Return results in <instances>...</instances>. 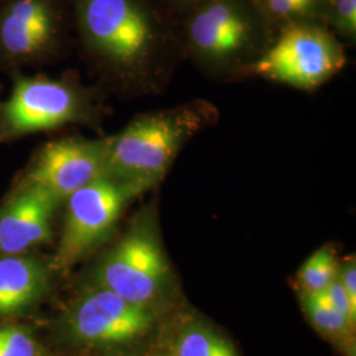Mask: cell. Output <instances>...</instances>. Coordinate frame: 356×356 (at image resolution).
<instances>
[{
  "label": "cell",
  "mask_w": 356,
  "mask_h": 356,
  "mask_svg": "<svg viewBox=\"0 0 356 356\" xmlns=\"http://www.w3.org/2000/svg\"><path fill=\"white\" fill-rule=\"evenodd\" d=\"M346 53L327 26L292 24L279 29L250 73L294 89H317L338 74Z\"/></svg>",
  "instance_id": "4"
},
{
  "label": "cell",
  "mask_w": 356,
  "mask_h": 356,
  "mask_svg": "<svg viewBox=\"0 0 356 356\" xmlns=\"http://www.w3.org/2000/svg\"><path fill=\"white\" fill-rule=\"evenodd\" d=\"M53 29V15L44 0H17L3 20L0 38L10 53L31 54L48 44Z\"/></svg>",
  "instance_id": "11"
},
{
  "label": "cell",
  "mask_w": 356,
  "mask_h": 356,
  "mask_svg": "<svg viewBox=\"0 0 356 356\" xmlns=\"http://www.w3.org/2000/svg\"><path fill=\"white\" fill-rule=\"evenodd\" d=\"M322 292L327 294L331 304L335 306L343 314L346 319L354 327L356 318V307L351 304L347 293L344 291L343 284H342V281L339 279V276L337 275V277L331 281L330 285L325 291H322Z\"/></svg>",
  "instance_id": "19"
},
{
  "label": "cell",
  "mask_w": 356,
  "mask_h": 356,
  "mask_svg": "<svg viewBox=\"0 0 356 356\" xmlns=\"http://www.w3.org/2000/svg\"><path fill=\"white\" fill-rule=\"evenodd\" d=\"M48 286V275L33 257L0 259V316H10L36 304Z\"/></svg>",
  "instance_id": "12"
},
{
  "label": "cell",
  "mask_w": 356,
  "mask_h": 356,
  "mask_svg": "<svg viewBox=\"0 0 356 356\" xmlns=\"http://www.w3.org/2000/svg\"><path fill=\"white\" fill-rule=\"evenodd\" d=\"M104 289L147 306L168 276V264L151 218L139 220L104 257L98 270Z\"/></svg>",
  "instance_id": "5"
},
{
  "label": "cell",
  "mask_w": 356,
  "mask_h": 356,
  "mask_svg": "<svg viewBox=\"0 0 356 356\" xmlns=\"http://www.w3.org/2000/svg\"><path fill=\"white\" fill-rule=\"evenodd\" d=\"M182 51L214 74L251 72L276 29L252 0H201L178 16Z\"/></svg>",
  "instance_id": "2"
},
{
  "label": "cell",
  "mask_w": 356,
  "mask_h": 356,
  "mask_svg": "<svg viewBox=\"0 0 356 356\" xmlns=\"http://www.w3.org/2000/svg\"><path fill=\"white\" fill-rule=\"evenodd\" d=\"M111 139H65L45 145L26 175L24 186L47 191L60 204L73 193L106 176Z\"/></svg>",
  "instance_id": "7"
},
{
  "label": "cell",
  "mask_w": 356,
  "mask_h": 356,
  "mask_svg": "<svg viewBox=\"0 0 356 356\" xmlns=\"http://www.w3.org/2000/svg\"><path fill=\"white\" fill-rule=\"evenodd\" d=\"M260 13L279 31L292 24L326 26L327 0H252Z\"/></svg>",
  "instance_id": "13"
},
{
  "label": "cell",
  "mask_w": 356,
  "mask_h": 356,
  "mask_svg": "<svg viewBox=\"0 0 356 356\" xmlns=\"http://www.w3.org/2000/svg\"><path fill=\"white\" fill-rule=\"evenodd\" d=\"M326 26L348 44L356 41V0H327Z\"/></svg>",
  "instance_id": "17"
},
{
  "label": "cell",
  "mask_w": 356,
  "mask_h": 356,
  "mask_svg": "<svg viewBox=\"0 0 356 356\" xmlns=\"http://www.w3.org/2000/svg\"><path fill=\"white\" fill-rule=\"evenodd\" d=\"M57 204L47 191L23 186L0 211V252L20 254L47 242Z\"/></svg>",
  "instance_id": "10"
},
{
  "label": "cell",
  "mask_w": 356,
  "mask_h": 356,
  "mask_svg": "<svg viewBox=\"0 0 356 356\" xmlns=\"http://www.w3.org/2000/svg\"><path fill=\"white\" fill-rule=\"evenodd\" d=\"M147 306L129 302L108 289L83 298L70 316L73 337L86 343H124L139 338L152 326Z\"/></svg>",
  "instance_id": "8"
},
{
  "label": "cell",
  "mask_w": 356,
  "mask_h": 356,
  "mask_svg": "<svg viewBox=\"0 0 356 356\" xmlns=\"http://www.w3.org/2000/svg\"><path fill=\"white\" fill-rule=\"evenodd\" d=\"M304 305L309 318L325 334L342 337L353 327L343 314L331 304L325 292L306 293Z\"/></svg>",
  "instance_id": "16"
},
{
  "label": "cell",
  "mask_w": 356,
  "mask_h": 356,
  "mask_svg": "<svg viewBox=\"0 0 356 356\" xmlns=\"http://www.w3.org/2000/svg\"><path fill=\"white\" fill-rule=\"evenodd\" d=\"M338 276L343 284L351 304L356 307V267L354 260H348L343 267L338 268Z\"/></svg>",
  "instance_id": "20"
},
{
  "label": "cell",
  "mask_w": 356,
  "mask_h": 356,
  "mask_svg": "<svg viewBox=\"0 0 356 356\" xmlns=\"http://www.w3.org/2000/svg\"><path fill=\"white\" fill-rule=\"evenodd\" d=\"M78 20L92 51L148 92L161 88L182 53L178 17L164 0H78Z\"/></svg>",
  "instance_id": "1"
},
{
  "label": "cell",
  "mask_w": 356,
  "mask_h": 356,
  "mask_svg": "<svg viewBox=\"0 0 356 356\" xmlns=\"http://www.w3.org/2000/svg\"><path fill=\"white\" fill-rule=\"evenodd\" d=\"M36 346L29 335L20 329L0 330V356H35Z\"/></svg>",
  "instance_id": "18"
},
{
  "label": "cell",
  "mask_w": 356,
  "mask_h": 356,
  "mask_svg": "<svg viewBox=\"0 0 356 356\" xmlns=\"http://www.w3.org/2000/svg\"><path fill=\"white\" fill-rule=\"evenodd\" d=\"M166 6L172 10V13L176 16H179L181 13H185L186 10H189L194 4H197L201 0H164Z\"/></svg>",
  "instance_id": "21"
},
{
  "label": "cell",
  "mask_w": 356,
  "mask_h": 356,
  "mask_svg": "<svg viewBox=\"0 0 356 356\" xmlns=\"http://www.w3.org/2000/svg\"><path fill=\"white\" fill-rule=\"evenodd\" d=\"M81 99L70 86L48 79H20L3 107V118L15 134L58 127L78 119Z\"/></svg>",
  "instance_id": "9"
},
{
  "label": "cell",
  "mask_w": 356,
  "mask_h": 356,
  "mask_svg": "<svg viewBox=\"0 0 356 356\" xmlns=\"http://www.w3.org/2000/svg\"><path fill=\"white\" fill-rule=\"evenodd\" d=\"M138 193L102 176L67 198L64 232L56 261L67 267L89 254L111 234L128 200Z\"/></svg>",
  "instance_id": "6"
},
{
  "label": "cell",
  "mask_w": 356,
  "mask_h": 356,
  "mask_svg": "<svg viewBox=\"0 0 356 356\" xmlns=\"http://www.w3.org/2000/svg\"><path fill=\"white\" fill-rule=\"evenodd\" d=\"M204 101L141 115L111 139L106 176L140 194L165 177L178 153L214 120Z\"/></svg>",
  "instance_id": "3"
},
{
  "label": "cell",
  "mask_w": 356,
  "mask_h": 356,
  "mask_svg": "<svg viewBox=\"0 0 356 356\" xmlns=\"http://www.w3.org/2000/svg\"><path fill=\"white\" fill-rule=\"evenodd\" d=\"M176 356H236V353L216 331L193 323L178 335Z\"/></svg>",
  "instance_id": "14"
},
{
  "label": "cell",
  "mask_w": 356,
  "mask_h": 356,
  "mask_svg": "<svg viewBox=\"0 0 356 356\" xmlns=\"http://www.w3.org/2000/svg\"><path fill=\"white\" fill-rule=\"evenodd\" d=\"M338 275V264L330 247H322L312 254L298 272V280L305 293L325 291Z\"/></svg>",
  "instance_id": "15"
}]
</instances>
